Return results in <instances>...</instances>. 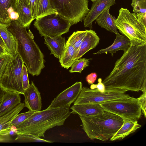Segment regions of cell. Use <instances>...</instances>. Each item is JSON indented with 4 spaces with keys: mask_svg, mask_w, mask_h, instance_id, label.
<instances>
[{
    "mask_svg": "<svg viewBox=\"0 0 146 146\" xmlns=\"http://www.w3.org/2000/svg\"><path fill=\"white\" fill-rule=\"evenodd\" d=\"M122 125L110 139V141L122 140L127 136L135 132L141 127L137 120H132L123 118Z\"/></svg>",
    "mask_w": 146,
    "mask_h": 146,
    "instance_id": "obj_19",
    "label": "cell"
},
{
    "mask_svg": "<svg viewBox=\"0 0 146 146\" xmlns=\"http://www.w3.org/2000/svg\"><path fill=\"white\" fill-rule=\"evenodd\" d=\"M44 43L50 50V54L60 59L66 46L65 38L61 36L53 38L44 37Z\"/></svg>",
    "mask_w": 146,
    "mask_h": 146,
    "instance_id": "obj_20",
    "label": "cell"
},
{
    "mask_svg": "<svg viewBox=\"0 0 146 146\" xmlns=\"http://www.w3.org/2000/svg\"><path fill=\"white\" fill-rule=\"evenodd\" d=\"M36 18L55 13L48 0H36Z\"/></svg>",
    "mask_w": 146,
    "mask_h": 146,
    "instance_id": "obj_27",
    "label": "cell"
},
{
    "mask_svg": "<svg viewBox=\"0 0 146 146\" xmlns=\"http://www.w3.org/2000/svg\"><path fill=\"white\" fill-rule=\"evenodd\" d=\"M115 0H96L93 2L91 7L83 20L85 27L92 29V24L96 17L106 8L115 4Z\"/></svg>",
    "mask_w": 146,
    "mask_h": 146,
    "instance_id": "obj_13",
    "label": "cell"
},
{
    "mask_svg": "<svg viewBox=\"0 0 146 146\" xmlns=\"http://www.w3.org/2000/svg\"><path fill=\"white\" fill-rule=\"evenodd\" d=\"M71 113L79 116H94L104 111L100 104H87L73 105L70 108Z\"/></svg>",
    "mask_w": 146,
    "mask_h": 146,
    "instance_id": "obj_18",
    "label": "cell"
},
{
    "mask_svg": "<svg viewBox=\"0 0 146 146\" xmlns=\"http://www.w3.org/2000/svg\"><path fill=\"white\" fill-rule=\"evenodd\" d=\"M10 56V55L7 52L0 55V77L5 68Z\"/></svg>",
    "mask_w": 146,
    "mask_h": 146,
    "instance_id": "obj_33",
    "label": "cell"
},
{
    "mask_svg": "<svg viewBox=\"0 0 146 146\" xmlns=\"http://www.w3.org/2000/svg\"><path fill=\"white\" fill-rule=\"evenodd\" d=\"M34 113V112L29 110L28 111L18 114L11 122V127L14 126L16 127L29 118Z\"/></svg>",
    "mask_w": 146,
    "mask_h": 146,
    "instance_id": "obj_31",
    "label": "cell"
},
{
    "mask_svg": "<svg viewBox=\"0 0 146 146\" xmlns=\"http://www.w3.org/2000/svg\"><path fill=\"white\" fill-rule=\"evenodd\" d=\"M97 77V74L95 73H92L88 75L86 78V80L89 85H92L94 82Z\"/></svg>",
    "mask_w": 146,
    "mask_h": 146,
    "instance_id": "obj_38",
    "label": "cell"
},
{
    "mask_svg": "<svg viewBox=\"0 0 146 146\" xmlns=\"http://www.w3.org/2000/svg\"><path fill=\"white\" fill-rule=\"evenodd\" d=\"M131 5L134 13H146V0H132Z\"/></svg>",
    "mask_w": 146,
    "mask_h": 146,
    "instance_id": "obj_30",
    "label": "cell"
},
{
    "mask_svg": "<svg viewBox=\"0 0 146 146\" xmlns=\"http://www.w3.org/2000/svg\"><path fill=\"white\" fill-rule=\"evenodd\" d=\"M69 108H48L34 113L29 118L16 127V134H30L44 137L48 130L64 125L70 116Z\"/></svg>",
    "mask_w": 146,
    "mask_h": 146,
    "instance_id": "obj_3",
    "label": "cell"
},
{
    "mask_svg": "<svg viewBox=\"0 0 146 146\" xmlns=\"http://www.w3.org/2000/svg\"><path fill=\"white\" fill-rule=\"evenodd\" d=\"M122 90H105L103 92L97 89H91L86 87H82L74 105L102 103L116 99L129 97L130 96Z\"/></svg>",
    "mask_w": 146,
    "mask_h": 146,
    "instance_id": "obj_10",
    "label": "cell"
},
{
    "mask_svg": "<svg viewBox=\"0 0 146 146\" xmlns=\"http://www.w3.org/2000/svg\"><path fill=\"white\" fill-rule=\"evenodd\" d=\"M16 39L17 51L33 76L40 74L44 67V55L26 28L16 20L11 21L7 27Z\"/></svg>",
    "mask_w": 146,
    "mask_h": 146,
    "instance_id": "obj_2",
    "label": "cell"
},
{
    "mask_svg": "<svg viewBox=\"0 0 146 146\" xmlns=\"http://www.w3.org/2000/svg\"><path fill=\"white\" fill-rule=\"evenodd\" d=\"M27 1L32 16L34 19H36L37 18L36 0H27Z\"/></svg>",
    "mask_w": 146,
    "mask_h": 146,
    "instance_id": "obj_36",
    "label": "cell"
},
{
    "mask_svg": "<svg viewBox=\"0 0 146 146\" xmlns=\"http://www.w3.org/2000/svg\"><path fill=\"white\" fill-rule=\"evenodd\" d=\"M82 86L81 82H76L59 94L52 101L47 108H69L71 104L78 97L82 90Z\"/></svg>",
    "mask_w": 146,
    "mask_h": 146,
    "instance_id": "obj_11",
    "label": "cell"
},
{
    "mask_svg": "<svg viewBox=\"0 0 146 146\" xmlns=\"http://www.w3.org/2000/svg\"><path fill=\"white\" fill-rule=\"evenodd\" d=\"M6 90H4L0 86V105L1 103L3 96Z\"/></svg>",
    "mask_w": 146,
    "mask_h": 146,
    "instance_id": "obj_40",
    "label": "cell"
},
{
    "mask_svg": "<svg viewBox=\"0 0 146 146\" xmlns=\"http://www.w3.org/2000/svg\"><path fill=\"white\" fill-rule=\"evenodd\" d=\"M90 1H92L93 2L95 1H96V0H90Z\"/></svg>",
    "mask_w": 146,
    "mask_h": 146,
    "instance_id": "obj_43",
    "label": "cell"
},
{
    "mask_svg": "<svg viewBox=\"0 0 146 146\" xmlns=\"http://www.w3.org/2000/svg\"><path fill=\"white\" fill-rule=\"evenodd\" d=\"M20 94L6 91L0 105V117L6 114L21 103Z\"/></svg>",
    "mask_w": 146,
    "mask_h": 146,
    "instance_id": "obj_15",
    "label": "cell"
},
{
    "mask_svg": "<svg viewBox=\"0 0 146 146\" xmlns=\"http://www.w3.org/2000/svg\"><path fill=\"white\" fill-rule=\"evenodd\" d=\"M0 36L5 45L8 53L10 55L14 54L17 48L16 40L7 27L0 23Z\"/></svg>",
    "mask_w": 146,
    "mask_h": 146,
    "instance_id": "obj_22",
    "label": "cell"
},
{
    "mask_svg": "<svg viewBox=\"0 0 146 146\" xmlns=\"http://www.w3.org/2000/svg\"><path fill=\"white\" fill-rule=\"evenodd\" d=\"M0 45H1L7 52V50L5 45L0 36Z\"/></svg>",
    "mask_w": 146,
    "mask_h": 146,
    "instance_id": "obj_41",
    "label": "cell"
},
{
    "mask_svg": "<svg viewBox=\"0 0 146 146\" xmlns=\"http://www.w3.org/2000/svg\"><path fill=\"white\" fill-rule=\"evenodd\" d=\"M7 52L0 45V55L3 54Z\"/></svg>",
    "mask_w": 146,
    "mask_h": 146,
    "instance_id": "obj_42",
    "label": "cell"
},
{
    "mask_svg": "<svg viewBox=\"0 0 146 146\" xmlns=\"http://www.w3.org/2000/svg\"><path fill=\"white\" fill-rule=\"evenodd\" d=\"M11 128L0 131V142H9L12 141L10 135Z\"/></svg>",
    "mask_w": 146,
    "mask_h": 146,
    "instance_id": "obj_34",
    "label": "cell"
},
{
    "mask_svg": "<svg viewBox=\"0 0 146 146\" xmlns=\"http://www.w3.org/2000/svg\"><path fill=\"white\" fill-rule=\"evenodd\" d=\"M15 9L19 15L17 21L24 27L29 29L31 23L35 19L32 16L27 0L16 1Z\"/></svg>",
    "mask_w": 146,
    "mask_h": 146,
    "instance_id": "obj_14",
    "label": "cell"
},
{
    "mask_svg": "<svg viewBox=\"0 0 146 146\" xmlns=\"http://www.w3.org/2000/svg\"><path fill=\"white\" fill-rule=\"evenodd\" d=\"M77 56L73 47L69 43L66 42L64 50L59 59V62L62 67L68 69L76 60Z\"/></svg>",
    "mask_w": 146,
    "mask_h": 146,
    "instance_id": "obj_23",
    "label": "cell"
},
{
    "mask_svg": "<svg viewBox=\"0 0 146 146\" xmlns=\"http://www.w3.org/2000/svg\"><path fill=\"white\" fill-rule=\"evenodd\" d=\"M105 90L146 91V44L130 45L102 81Z\"/></svg>",
    "mask_w": 146,
    "mask_h": 146,
    "instance_id": "obj_1",
    "label": "cell"
},
{
    "mask_svg": "<svg viewBox=\"0 0 146 146\" xmlns=\"http://www.w3.org/2000/svg\"><path fill=\"white\" fill-rule=\"evenodd\" d=\"M136 14L138 19L146 26V13H137Z\"/></svg>",
    "mask_w": 146,
    "mask_h": 146,
    "instance_id": "obj_39",
    "label": "cell"
},
{
    "mask_svg": "<svg viewBox=\"0 0 146 146\" xmlns=\"http://www.w3.org/2000/svg\"><path fill=\"white\" fill-rule=\"evenodd\" d=\"M22 82L23 89L24 92L29 87L30 85L27 68L24 64H23L22 66Z\"/></svg>",
    "mask_w": 146,
    "mask_h": 146,
    "instance_id": "obj_32",
    "label": "cell"
},
{
    "mask_svg": "<svg viewBox=\"0 0 146 146\" xmlns=\"http://www.w3.org/2000/svg\"><path fill=\"white\" fill-rule=\"evenodd\" d=\"M116 36L113 43L108 47L101 49L93 54H100L104 53L107 54L110 53L113 57V54L118 51L121 50L123 51L126 50L131 45V42L126 36L120 35L119 33L115 34Z\"/></svg>",
    "mask_w": 146,
    "mask_h": 146,
    "instance_id": "obj_16",
    "label": "cell"
},
{
    "mask_svg": "<svg viewBox=\"0 0 146 146\" xmlns=\"http://www.w3.org/2000/svg\"><path fill=\"white\" fill-rule=\"evenodd\" d=\"M34 25L41 36L52 38L67 33L72 26L68 21L56 13L37 18Z\"/></svg>",
    "mask_w": 146,
    "mask_h": 146,
    "instance_id": "obj_9",
    "label": "cell"
},
{
    "mask_svg": "<svg viewBox=\"0 0 146 146\" xmlns=\"http://www.w3.org/2000/svg\"><path fill=\"white\" fill-rule=\"evenodd\" d=\"M22 0H16V1H19Z\"/></svg>",
    "mask_w": 146,
    "mask_h": 146,
    "instance_id": "obj_44",
    "label": "cell"
},
{
    "mask_svg": "<svg viewBox=\"0 0 146 146\" xmlns=\"http://www.w3.org/2000/svg\"><path fill=\"white\" fill-rule=\"evenodd\" d=\"M100 104L104 110L119 116L122 118L137 120L142 114L138 98L129 96L111 100Z\"/></svg>",
    "mask_w": 146,
    "mask_h": 146,
    "instance_id": "obj_8",
    "label": "cell"
},
{
    "mask_svg": "<svg viewBox=\"0 0 146 146\" xmlns=\"http://www.w3.org/2000/svg\"><path fill=\"white\" fill-rule=\"evenodd\" d=\"M115 22L119 32L129 40L130 45L146 44V26L138 19L135 13L121 8Z\"/></svg>",
    "mask_w": 146,
    "mask_h": 146,
    "instance_id": "obj_5",
    "label": "cell"
},
{
    "mask_svg": "<svg viewBox=\"0 0 146 146\" xmlns=\"http://www.w3.org/2000/svg\"><path fill=\"white\" fill-rule=\"evenodd\" d=\"M25 107V103H21L10 112L0 117V131L11 128L13 120Z\"/></svg>",
    "mask_w": 146,
    "mask_h": 146,
    "instance_id": "obj_24",
    "label": "cell"
},
{
    "mask_svg": "<svg viewBox=\"0 0 146 146\" xmlns=\"http://www.w3.org/2000/svg\"><path fill=\"white\" fill-rule=\"evenodd\" d=\"M25 107L29 110L35 112L41 110L42 100L40 92L33 81L24 92Z\"/></svg>",
    "mask_w": 146,
    "mask_h": 146,
    "instance_id": "obj_12",
    "label": "cell"
},
{
    "mask_svg": "<svg viewBox=\"0 0 146 146\" xmlns=\"http://www.w3.org/2000/svg\"><path fill=\"white\" fill-rule=\"evenodd\" d=\"M90 60V59L85 58L76 60L72 64L69 72L81 73L82 70L89 66Z\"/></svg>",
    "mask_w": 146,
    "mask_h": 146,
    "instance_id": "obj_29",
    "label": "cell"
},
{
    "mask_svg": "<svg viewBox=\"0 0 146 146\" xmlns=\"http://www.w3.org/2000/svg\"><path fill=\"white\" fill-rule=\"evenodd\" d=\"M146 91L143 92L142 94L138 98L139 102L142 110V111L145 117L146 116Z\"/></svg>",
    "mask_w": 146,
    "mask_h": 146,
    "instance_id": "obj_35",
    "label": "cell"
},
{
    "mask_svg": "<svg viewBox=\"0 0 146 146\" xmlns=\"http://www.w3.org/2000/svg\"><path fill=\"white\" fill-rule=\"evenodd\" d=\"M98 83L97 84H93L91 85L90 88L91 89H97L99 91L104 92L105 90V87L104 84L102 82V79L99 78L98 80Z\"/></svg>",
    "mask_w": 146,
    "mask_h": 146,
    "instance_id": "obj_37",
    "label": "cell"
},
{
    "mask_svg": "<svg viewBox=\"0 0 146 146\" xmlns=\"http://www.w3.org/2000/svg\"><path fill=\"white\" fill-rule=\"evenodd\" d=\"M86 30V34L80 46L76 60L80 58L87 52L95 48L99 43L100 38L95 31Z\"/></svg>",
    "mask_w": 146,
    "mask_h": 146,
    "instance_id": "obj_17",
    "label": "cell"
},
{
    "mask_svg": "<svg viewBox=\"0 0 146 146\" xmlns=\"http://www.w3.org/2000/svg\"><path fill=\"white\" fill-rule=\"evenodd\" d=\"M24 64L17 51L10 55L0 77V86L6 91L24 94L22 82V69Z\"/></svg>",
    "mask_w": 146,
    "mask_h": 146,
    "instance_id": "obj_7",
    "label": "cell"
},
{
    "mask_svg": "<svg viewBox=\"0 0 146 146\" xmlns=\"http://www.w3.org/2000/svg\"><path fill=\"white\" fill-rule=\"evenodd\" d=\"M110 9H106L96 17L95 21L101 27L116 34L118 33V32L115 23V19L110 14Z\"/></svg>",
    "mask_w": 146,
    "mask_h": 146,
    "instance_id": "obj_21",
    "label": "cell"
},
{
    "mask_svg": "<svg viewBox=\"0 0 146 146\" xmlns=\"http://www.w3.org/2000/svg\"><path fill=\"white\" fill-rule=\"evenodd\" d=\"M86 30L74 32L68 38L66 41V42L71 44L74 48L77 56L80 46L86 36Z\"/></svg>",
    "mask_w": 146,
    "mask_h": 146,
    "instance_id": "obj_26",
    "label": "cell"
},
{
    "mask_svg": "<svg viewBox=\"0 0 146 146\" xmlns=\"http://www.w3.org/2000/svg\"><path fill=\"white\" fill-rule=\"evenodd\" d=\"M15 1L16 0H0V23L7 27L11 21L8 10Z\"/></svg>",
    "mask_w": 146,
    "mask_h": 146,
    "instance_id": "obj_25",
    "label": "cell"
},
{
    "mask_svg": "<svg viewBox=\"0 0 146 146\" xmlns=\"http://www.w3.org/2000/svg\"><path fill=\"white\" fill-rule=\"evenodd\" d=\"M82 128L91 139L107 141L113 137L121 127L123 119L105 110L94 116H79Z\"/></svg>",
    "mask_w": 146,
    "mask_h": 146,
    "instance_id": "obj_4",
    "label": "cell"
},
{
    "mask_svg": "<svg viewBox=\"0 0 146 146\" xmlns=\"http://www.w3.org/2000/svg\"><path fill=\"white\" fill-rule=\"evenodd\" d=\"M55 13L71 25L82 22L89 12V0H48Z\"/></svg>",
    "mask_w": 146,
    "mask_h": 146,
    "instance_id": "obj_6",
    "label": "cell"
},
{
    "mask_svg": "<svg viewBox=\"0 0 146 146\" xmlns=\"http://www.w3.org/2000/svg\"><path fill=\"white\" fill-rule=\"evenodd\" d=\"M15 140L18 141L23 142H53L51 141L42 139L36 135L30 134H21L17 135V136Z\"/></svg>",
    "mask_w": 146,
    "mask_h": 146,
    "instance_id": "obj_28",
    "label": "cell"
}]
</instances>
